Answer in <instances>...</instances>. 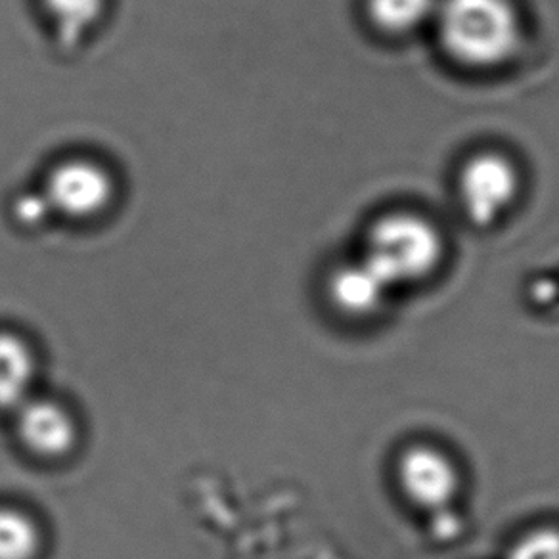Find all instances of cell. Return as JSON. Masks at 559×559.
<instances>
[{"label": "cell", "instance_id": "obj_1", "mask_svg": "<svg viewBox=\"0 0 559 559\" xmlns=\"http://www.w3.org/2000/svg\"><path fill=\"white\" fill-rule=\"evenodd\" d=\"M437 27L456 62L489 70L510 62L521 45V22L510 0H443Z\"/></svg>", "mask_w": 559, "mask_h": 559}, {"label": "cell", "instance_id": "obj_2", "mask_svg": "<svg viewBox=\"0 0 559 559\" xmlns=\"http://www.w3.org/2000/svg\"><path fill=\"white\" fill-rule=\"evenodd\" d=\"M441 257L443 240L436 226L416 215L396 213L373 226L362 261L391 288L426 278Z\"/></svg>", "mask_w": 559, "mask_h": 559}, {"label": "cell", "instance_id": "obj_3", "mask_svg": "<svg viewBox=\"0 0 559 559\" xmlns=\"http://www.w3.org/2000/svg\"><path fill=\"white\" fill-rule=\"evenodd\" d=\"M109 173L88 159H70L50 173L45 188L48 207L63 217L85 221L96 217L114 198Z\"/></svg>", "mask_w": 559, "mask_h": 559}, {"label": "cell", "instance_id": "obj_4", "mask_svg": "<svg viewBox=\"0 0 559 559\" xmlns=\"http://www.w3.org/2000/svg\"><path fill=\"white\" fill-rule=\"evenodd\" d=\"M459 187L469 221L489 226L512 205L520 190V177L506 157L481 154L464 165Z\"/></svg>", "mask_w": 559, "mask_h": 559}, {"label": "cell", "instance_id": "obj_5", "mask_svg": "<svg viewBox=\"0 0 559 559\" xmlns=\"http://www.w3.org/2000/svg\"><path fill=\"white\" fill-rule=\"evenodd\" d=\"M399 481L414 504L439 512L459 490V472L443 452L414 447L399 462Z\"/></svg>", "mask_w": 559, "mask_h": 559}, {"label": "cell", "instance_id": "obj_6", "mask_svg": "<svg viewBox=\"0 0 559 559\" xmlns=\"http://www.w3.org/2000/svg\"><path fill=\"white\" fill-rule=\"evenodd\" d=\"M17 433L32 451L43 456H60L75 441V424L66 408L48 399H29L20 406Z\"/></svg>", "mask_w": 559, "mask_h": 559}, {"label": "cell", "instance_id": "obj_7", "mask_svg": "<svg viewBox=\"0 0 559 559\" xmlns=\"http://www.w3.org/2000/svg\"><path fill=\"white\" fill-rule=\"evenodd\" d=\"M388 289V284L365 261L343 266L330 284L335 307L350 317H365L376 311Z\"/></svg>", "mask_w": 559, "mask_h": 559}, {"label": "cell", "instance_id": "obj_8", "mask_svg": "<svg viewBox=\"0 0 559 559\" xmlns=\"http://www.w3.org/2000/svg\"><path fill=\"white\" fill-rule=\"evenodd\" d=\"M35 358L17 335L0 334V411H17L32 399Z\"/></svg>", "mask_w": 559, "mask_h": 559}, {"label": "cell", "instance_id": "obj_9", "mask_svg": "<svg viewBox=\"0 0 559 559\" xmlns=\"http://www.w3.org/2000/svg\"><path fill=\"white\" fill-rule=\"evenodd\" d=\"M63 48H75L100 22L106 0H40Z\"/></svg>", "mask_w": 559, "mask_h": 559}, {"label": "cell", "instance_id": "obj_10", "mask_svg": "<svg viewBox=\"0 0 559 559\" xmlns=\"http://www.w3.org/2000/svg\"><path fill=\"white\" fill-rule=\"evenodd\" d=\"M437 0H368L372 24L389 35H406L436 16Z\"/></svg>", "mask_w": 559, "mask_h": 559}, {"label": "cell", "instance_id": "obj_11", "mask_svg": "<svg viewBox=\"0 0 559 559\" xmlns=\"http://www.w3.org/2000/svg\"><path fill=\"white\" fill-rule=\"evenodd\" d=\"M37 551V525L25 513L0 508V559H33Z\"/></svg>", "mask_w": 559, "mask_h": 559}, {"label": "cell", "instance_id": "obj_12", "mask_svg": "<svg viewBox=\"0 0 559 559\" xmlns=\"http://www.w3.org/2000/svg\"><path fill=\"white\" fill-rule=\"evenodd\" d=\"M508 559H559V533L540 528L513 546Z\"/></svg>", "mask_w": 559, "mask_h": 559}, {"label": "cell", "instance_id": "obj_13", "mask_svg": "<svg viewBox=\"0 0 559 559\" xmlns=\"http://www.w3.org/2000/svg\"><path fill=\"white\" fill-rule=\"evenodd\" d=\"M16 211L17 217H20V221H24L25 225H37V223H43L48 215V211L52 210L48 207L45 195L43 198L25 195L16 203Z\"/></svg>", "mask_w": 559, "mask_h": 559}]
</instances>
